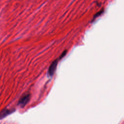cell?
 I'll return each instance as SVG.
<instances>
[{
    "instance_id": "cell-3",
    "label": "cell",
    "mask_w": 124,
    "mask_h": 124,
    "mask_svg": "<svg viewBox=\"0 0 124 124\" xmlns=\"http://www.w3.org/2000/svg\"><path fill=\"white\" fill-rule=\"evenodd\" d=\"M11 110H9L8 109H4L3 110V111L1 112V117H4L5 116L9 114V113H11Z\"/></svg>"
},
{
    "instance_id": "cell-2",
    "label": "cell",
    "mask_w": 124,
    "mask_h": 124,
    "mask_svg": "<svg viewBox=\"0 0 124 124\" xmlns=\"http://www.w3.org/2000/svg\"><path fill=\"white\" fill-rule=\"evenodd\" d=\"M29 99H30L29 95H26L23 96L19 101V105L21 106L22 107H24L28 102Z\"/></svg>"
},
{
    "instance_id": "cell-1",
    "label": "cell",
    "mask_w": 124,
    "mask_h": 124,
    "mask_svg": "<svg viewBox=\"0 0 124 124\" xmlns=\"http://www.w3.org/2000/svg\"><path fill=\"white\" fill-rule=\"evenodd\" d=\"M57 63H58V61L57 60H56L50 65V66L48 69V74L49 76L51 77L53 75V74L56 70Z\"/></svg>"
}]
</instances>
